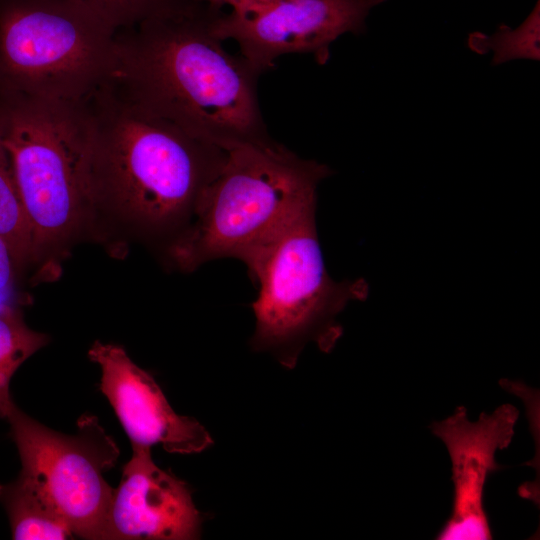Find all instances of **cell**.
<instances>
[{
	"label": "cell",
	"mask_w": 540,
	"mask_h": 540,
	"mask_svg": "<svg viewBox=\"0 0 540 540\" xmlns=\"http://www.w3.org/2000/svg\"><path fill=\"white\" fill-rule=\"evenodd\" d=\"M328 166L283 145L240 143L202 192L189 225L166 246L170 262L193 271L235 258L253 269L265 250L303 213L316 208Z\"/></svg>",
	"instance_id": "3"
},
{
	"label": "cell",
	"mask_w": 540,
	"mask_h": 540,
	"mask_svg": "<svg viewBox=\"0 0 540 540\" xmlns=\"http://www.w3.org/2000/svg\"><path fill=\"white\" fill-rule=\"evenodd\" d=\"M93 13L114 30L191 10L205 0H67Z\"/></svg>",
	"instance_id": "15"
},
{
	"label": "cell",
	"mask_w": 540,
	"mask_h": 540,
	"mask_svg": "<svg viewBox=\"0 0 540 540\" xmlns=\"http://www.w3.org/2000/svg\"><path fill=\"white\" fill-rule=\"evenodd\" d=\"M207 2L116 32L111 81L134 103L224 149L269 143L257 93L261 75L213 30Z\"/></svg>",
	"instance_id": "1"
},
{
	"label": "cell",
	"mask_w": 540,
	"mask_h": 540,
	"mask_svg": "<svg viewBox=\"0 0 540 540\" xmlns=\"http://www.w3.org/2000/svg\"><path fill=\"white\" fill-rule=\"evenodd\" d=\"M202 522L188 484L158 467L151 448L132 446L114 488L106 540H193Z\"/></svg>",
	"instance_id": "11"
},
{
	"label": "cell",
	"mask_w": 540,
	"mask_h": 540,
	"mask_svg": "<svg viewBox=\"0 0 540 540\" xmlns=\"http://www.w3.org/2000/svg\"><path fill=\"white\" fill-rule=\"evenodd\" d=\"M0 504L15 540H63L74 536L37 488L20 475L11 482H0Z\"/></svg>",
	"instance_id": "12"
},
{
	"label": "cell",
	"mask_w": 540,
	"mask_h": 540,
	"mask_svg": "<svg viewBox=\"0 0 540 540\" xmlns=\"http://www.w3.org/2000/svg\"><path fill=\"white\" fill-rule=\"evenodd\" d=\"M21 271L10 246L0 236V294L12 290Z\"/></svg>",
	"instance_id": "17"
},
{
	"label": "cell",
	"mask_w": 540,
	"mask_h": 540,
	"mask_svg": "<svg viewBox=\"0 0 540 540\" xmlns=\"http://www.w3.org/2000/svg\"><path fill=\"white\" fill-rule=\"evenodd\" d=\"M84 101L97 210L168 245L189 225L226 149L144 110L111 79Z\"/></svg>",
	"instance_id": "2"
},
{
	"label": "cell",
	"mask_w": 540,
	"mask_h": 540,
	"mask_svg": "<svg viewBox=\"0 0 540 540\" xmlns=\"http://www.w3.org/2000/svg\"><path fill=\"white\" fill-rule=\"evenodd\" d=\"M208 4L223 8L224 6H230L231 11H245L253 8H257L276 0H205Z\"/></svg>",
	"instance_id": "18"
},
{
	"label": "cell",
	"mask_w": 540,
	"mask_h": 540,
	"mask_svg": "<svg viewBox=\"0 0 540 540\" xmlns=\"http://www.w3.org/2000/svg\"><path fill=\"white\" fill-rule=\"evenodd\" d=\"M6 419L19 453V475L37 488L74 536L106 540L114 488L103 474L115 466L120 451L98 418L82 415L72 435L46 427L16 404Z\"/></svg>",
	"instance_id": "7"
},
{
	"label": "cell",
	"mask_w": 540,
	"mask_h": 540,
	"mask_svg": "<svg viewBox=\"0 0 540 540\" xmlns=\"http://www.w3.org/2000/svg\"><path fill=\"white\" fill-rule=\"evenodd\" d=\"M84 100L51 99L0 86V142L30 223L32 263L41 274H53L57 260L98 212Z\"/></svg>",
	"instance_id": "4"
},
{
	"label": "cell",
	"mask_w": 540,
	"mask_h": 540,
	"mask_svg": "<svg viewBox=\"0 0 540 540\" xmlns=\"http://www.w3.org/2000/svg\"><path fill=\"white\" fill-rule=\"evenodd\" d=\"M88 356L101 369L100 390L132 446L160 445L169 453L194 454L213 444L200 422L173 410L152 375L137 366L124 348L95 341Z\"/></svg>",
	"instance_id": "10"
},
{
	"label": "cell",
	"mask_w": 540,
	"mask_h": 540,
	"mask_svg": "<svg viewBox=\"0 0 540 540\" xmlns=\"http://www.w3.org/2000/svg\"><path fill=\"white\" fill-rule=\"evenodd\" d=\"M315 212L312 208L294 221L249 272L259 289L252 303L255 329L250 345L288 369L296 366L310 342L330 352L343 333L338 315L369 292L362 278L336 281L329 275Z\"/></svg>",
	"instance_id": "5"
},
{
	"label": "cell",
	"mask_w": 540,
	"mask_h": 540,
	"mask_svg": "<svg viewBox=\"0 0 540 540\" xmlns=\"http://www.w3.org/2000/svg\"><path fill=\"white\" fill-rule=\"evenodd\" d=\"M539 1L527 19L517 29L501 26L492 36L475 33L469 37V46L478 53L494 50L493 63L498 64L514 58L539 59Z\"/></svg>",
	"instance_id": "16"
},
{
	"label": "cell",
	"mask_w": 540,
	"mask_h": 540,
	"mask_svg": "<svg viewBox=\"0 0 540 540\" xmlns=\"http://www.w3.org/2000/svg\"><path fill=\"white\" fill-rule=\"evenodd\" d=\"M0 236L10 246L20 268L32 263L30 223L14 178L9 157L0 142Z\"/></svg>",
	"instance_id": "14"
},
{
	"label": "cell",
	"mask_w": 540,
	"mask_h": 540,
	"mask_svg": "<svg viewBox=\"0 0 540 540\" xmlns=\"http://www.w3.org/2000/svg\"><path fill=\"white\" fill-rule=\"evenodd\" d=\"M116 32L67 0H0V86L84 100L115 72Z\"/></svg>",
	"instance_id": "6"
},
{
	"label": "cell",
	"mask_w": 540,
	"mask_h": 540,
	"mask_svg": "<svg viewBox=\"0 0 540 540\" xmlns=\"http://www.w3.org/2000/svg\"><path fill=\"white\" fill-rule=\"evenodd\" d=\"M386 0H276L245 10L220 11L213 30L238 43L240 54L261 74L285 54H312L319 64L339 36L362 33L370 10Z\"/></svg>",
	"instance_id": "8"
},
{
	"label": "cell",
	"mask_w": 540,
	"mask_h": 540,
	"mask_svg": "<svg viewBox=\"0 0 540 540\" xmlns=\"http://www.w3.org/2000/svg\"><path fill=\"white\" fill-rule=\"evenodd\" d=\"M518 418L515 406L503 404L470 421L466 408L461 406L451 416L430 425L449 453L454 485L452 513L437 539L492 538L484 508L485 484L490 474L502 468L496 452L510 445Z\"/></svg>",
	"instance_id": "9"
},
{
	"label": "cell",
	"mask_w": 540,
	"mask_h": 540,
	"mask_svg": "<svg viewBox=\"0 0 540 540\" xmlns=\"http://www.w3.org/2000/svg\"><path fill=\"white\" fill-rule=\"evenodd\" d=\"M49 337L29 328L22 311L13 304L0 305V418L15 404L10 382L17 369L45 346Z\"/></svg>",
	"instance_id": "13"
}]
</instances>
